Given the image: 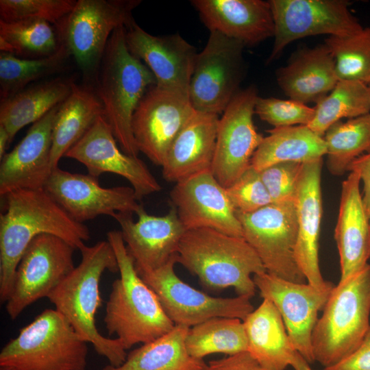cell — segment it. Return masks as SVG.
I'll return each mask as SVG.
<instances>
[{
	"label": "cell",
	"mask_w": 370,
	"mask_h": 370,
	"mask_svg": "<svg viewBox=\"0 0 370 370\" xmlns=\"http://www.w3.org/2000/svg\"><path fill=\"white\" fill-rule=\"evenodd\" d=\"M44 189L74 220L82 223L99 215L136 214L143 206L132 187L105 188L99 184L98 177L59 167L52 171Z\"/></svg>",
	"instance_id": "obj_17"
},
{
	"label": "cell",
	"mask_w": 370,
	"mask_h": 370,
	"mask_svg": "<svg viewBox=\"0 0 370 370\" xmlns=\"http://www.w3.org/2000/svg\"><path fill=\"white\" fill-rule=\"evenodd\" d=\"M323 163V158L304 163L295 198L297 219L295 260L307 282L321 289L334 285L324 280L319 260L323 214L321 186Z\"/></svg>",
	"instance_id": "obj_22"
},
{
	"label": "cell",
	"mask_w": 370,
	"mask_h": 370,
	"mask_svg": "<svg viewBox=\"0 0 370 370\" xmlns=\"http://www.w3.org/2000/svg\"><path fill=\"white\" fill-rule=\"evenodd\" d=\"M188 329L175 325L165 334L131 351L121 365H109L102 370H203L206 363L186 349Z\"/></svg>",
	"instance_id": "obj_32"
},
{
	"label": "cell",
	"mask_w": 370,
	"mask_h": 370,
	"mask_svg": "<svg viewBox=\"0 0 370 370\" xmlns=\"http://www.w3.org/2000/svg\"><path fill=\"white\" fill-rule=\"evenodd\" d=\"M253 280L262 299L270 300L278 310L295 349L307 362L313 363L312 334L334 285L317 288L267 272L254 275Z\"/></svg>",
	"instance_id": "obj_16"
},
{
	"label": "cell",
	"mask_w": 370,
	"mask_h": 370,
	"mask_svg": "<svg viewBox=\"0 0 370 370\" xmlns=\"http://www.w3.org/2000/svg\"><path fill=\"white\" fill-rule=\"evenodd\" d=\"M219 116L195 111L171 144L162 166V175L178 183L211 171Z\"/></svg>",
	"instance_id": "obj_26"
},
{
	"label": "cell",
	"mask_w": 370,
	"mask_h": 370,
	"mask_svg": "<svg viewBox=\"0 0 370 370\" xmlns=\"http://www.w3.org/2000/svg\"><path fill=\"white\" fill-rule=\"evenodd\" d=\"M61 43L51 23L41 20H0L1 52L23 58H40L55 53Z\"/></svg>",
	"instance_id": "obj_36"
},
{
	"label": "cell",
	"mask_w": 370,
	"mask_h": 370,
	"mask_svg": "<svg viewBox=\"0 0 370 370\" xmlns=\"http://www.w3.org/2000/svg\"><path fill=\"white\" fill-rule=\"evenodd\" d=\"M308 127L323 136L326 131L343 118H356L370 112V89L356 81L338 80L334 88L314 107Z\"/></svg>",
	"instance_id": "obj_35"
},
{
	"label": "cell",
	"mask_w": 370,
	"mask_h": 370,
	"mask_svg": "<svg viewBox=\"0 0 370 370\" xmlns=\"http://www.w3.org/2000/svg\"><path fill=\"white\" fill-rule=\"evenodd\" d=\"M243 44L217 32H210L197 53L188 88L195 111L220 114L238 89L244 75Z\"/></svg>",
	"instance_id": "obj_10"
},
{
	"label": "cell",
	"mask_w": 370,
	"mask_h": 370,
	"mask_svg": "<svg viewBox=\"0 0 370 370\" xmlns=\"http://www.w3.org/2000/svg\"><path fill=\"white\" fill-rule=\"evenodd\" d=\"M69 56V51L62 43L55 53L40 58H23L1 52V101L25 89L27 84L58 71Z\"/></svg>",
	"instance_id": "obj_37"
},
{
	"label": "cell",
	"mask_w": 370,
	"mask_h": 370,
	"mask_svg": "<svg viewBox=\"0 0 370 370\" xmlns=\"http://www.w3.org/2000/svg\"><path fill=\"white\" fill-rule=\"evenodd\" d=\"M195 111L188 94L156 84L150 87L132 118L139 151L162 166L171 144Z\"/></svg>",
	"instance_id": "obj_15"
},
{
	"label": "cell",
	"mask_w": 370,
	"mask_h": 370,
	"mask_svg": "<svg viewBox=\"0 0 370 370\" xmlns=\"http://www.w3.org/2000/svg\"><path fill=\"white\" fill-rule=\"evenodd\" d=\"M186 346L190 356L203 360L215 353L231 356L247 352L248 343L241 319L219 317L189 328Z\"/></svg>",
	"instance_id": "obj_33"
},
{
	"label": "cell",
	"mask_w": 370,
	"mask_h": 370,
	"mask_svg": "<svg viewBox=\"0 0 370 370\" xmlns=\"http://www.w3.org/2000/svg\"><path fill=\"white\" fill-rule=\"evenodd\" d=\"M274 42L268 62L293 41L311 36H348L363 29L345 0H270Z\"/></svg>",
	"instance_id": "obj_13"
},
{
	"label": "cell",
	"mask_w": 370,
	"mask_h": 370,
	"mask_svg": "<svg viewBox=\"0 0 370 370\" xmlns=\"http://www.w3.org/2000/svg\"><path fill=\"white\" fill-rule=\"evenodd\" d=\"M64 157L82 163L92 176L98 177L110 173L123 177L132 185L139 201L162 188L142 160L121 149L103 114L96 119Z\"/></svg>",
	"instance_id": "obj_18"
},
{
	"label": "cell",
	"mask_w": 370,
	"mask_h": 370,
	"mask_svg": "<svg viewBox=\"0 0 370 370\" xmlns=\"http://www.w3.org/2000/svg\"><path fill=\"white\" fill-rule=\"evenodd\" d=\"M3 197L0 214V301L11 293L16 267L36 236L60 237L80 250L90 238L84 224L74 220L44 189H22Z\"/></svg>",
	"instance_id": "obj_1"
},
{
	"label": "cell",
	"mask_w": 370,
	"mask_h": 370,
	"mask_svg": "<svg viewBox=\"0 0 370 370\" xmlns=\"http://www.w3.org/2000/svg\"><path fill=\"white\" fill-rule=\"evenodd\" d=\"M176 261L196 275L206 288H233L238 295L251 298L256 290L251 275L267 272L243 238L210 228L186 230L179 244Z\"/></svg>",
	"instance_id": "obj_4"
},
{
	"label": "cell",
	"mask_w": 370,
	"mask_h": 370,
	"mask_svg": "<svg viewBox=\"0 0 370 370\" xmlns=\"http://www.w3.org/2000/svg\"><path fill=\"white\" fill-rule=\"evenodd\" d=\"M170 198L186 230L210 228L243 238L241 223L226 188L210 170L176 183Z\"/></svg>",
	"instance_id": "obj_19"
},
{
	"label": "cell",
	"mask_w": 370,
	"mask_h": 370,
	"mask_svg": "<svg viewBox=\"0 0 370 370\" xmlns=\"http://www.w3.org/2000/svg\"><path fill=\"white\" fill-rule=\"evenodd\" d=\"M74 0H1V21L41 20L58 24L73 10Z\"/></svg>",
	"instance_id": "obj_39"
},
{
	"label": "cell",
	"mask_w": 370,
	"mask_h": 370,
	"mask_svg": "<svg viewBox=\"0 0 370 370\" xmlns=\"http://www.w3.org/2000/svg\"><path fill=\"white\" fill-rule=\"evenodd\" d=\"M75 249L62 238L49 234H40L31 241L16 267L5 302L11 319H16L40 299L47 298L74 269Z\"/></svg>",
	"instance_id": "obj_11"
},
{
	"label": "cell",
	"mask_w": 370,
	"mask_h": 370,
	"mask_svg": "<svg viewBox=\"0 0 370 370\" xmlns=\"http://www.w3.org/2000/svg\"><path fill=\"white\" fill-rule=\"evenodd\" d=\"M80 263L47 297L55 309L95 352L113 367L121 365L127 354L121 341L103 336L96 326V314L102 305L99 283L106 271L119 272L114 250L108 241L80 250Z\"/></svg>",
	"instance_id": "obj_2"
},
{
	"label": "cell",
	"mask_w": 370,
	"mask_h": 370,
	"mask_svg": "<svg viewBox=\"0 0 370 370\" xmlns=\"http://www.w3.org/2000/svg\"><path fill=\"white\" fill-rule=\"evenodd\" d=\"M323 370H370V327L360 345L351 354Z\"/></svg>",
	"instance_id": "obj_43"
},
{
	"label": "cell",
	"mask_w": 370,
	"mask_h": 370,
	"mask_svg": "<svg viewBox=\"0 0 370 370\" xmlns=\"http://www.w3.org/2000/svg\"><path fill=\"white\" fill-rule=\"evenodd\" d=\"M107 241L114 250L120 278L112 284L103 321L109 336L115 334L128 349L158 338L175 324L156 293L138 275L121 232H108Z\"/></svg>",
	"instance_id": "obj_3"
},
{
	"label": "cell",
	"mask_w": 370,
	"mask_h": 370,
	"mask_svg": "<svg viewBox=\"0 0 370 370\" xmlns=\"http://www.w3.org/2000/svg\"><path fill=\"white\" fill-rule=\"evenodd\" d=\"M360 179L349 172L343 182L334 238L343 281L362 271L370 258V221L360 192Z\"/></svg>",
	"instance_id": "obj_25"
},
{
	"label": "cell",
	"mask_w": 370,
	"mask_h": 370,
	"mask_svg": "<svg viewBox=\"0 0 370 370\" xmlns=\"http://www.w3.org/2000/svg\"><path fill=\"white\" fill-rule=\"evenodd\" d=\"M303 164L297 162H284L259 171L272 203L295 201Z\"/></svg>",
	"instance_id": "obj_42"
},
{
	"label": "cell",
	"mask_w": 370,
	"mask_h": 370,
	"mask_svg": "<svg viewBox=\"0 0 370 370\" xmlns=\"http://www.w3.org/2000/svg\"><path fill=\"white\" fill-rule=\"evenodd\" d=\"M60 105L33 123L21 142L1 160V197L17 190L44 188L53 171L52 129Z\"/></svg>",
	"instance_id": "obj_23"
},
{
	"label": "cell",
	"mask_w": 370,
	"mask_h": 370,
	"mask_svg": "<svg viewBox=\"0 0 370 370\" xmlns=\"http://www.w3.org/2000/svg\"><path fill=\"white\" fill-rule=\"evenodd\" d=\"M243 237L267 272L295 283H306L295 257L297 219L295 201L271 203L251 213L236 212Z\"/></svg>",
	"instance_id": "obj_9"
},
{
	"label": "cell",
	"mask_w": 370,
	"mask_h": 370,
	"mask_svg": "<svg viewBox=\"0 0 370 370\" xmlns=\"http://www.w3.org/2000/svg\"><path fill=\"white\" fill-rule=\"evenodd\" d=\"M370 264L334 286L312 334L314 361L323 368L339 362L361 343L369 329Z\"/></svg>",
	"instance_id": "obj_6"
},
{
	"label": "cell",
	"mask_w": 370,
	"mask_h": 370,
	"mask_svg": "<svg viewBox=\"0 0 370 370\" xmlns=\"http://www.w3.org/2000/svg\"><path fill=\"white\" fill-rule=\"evenodd\" d=\"M129 51L145 63L156 85L188 94L197 51L180 34L153 36L134 20L125 26Z\"/></svg>",
	"instance_id": "obj_21"
},
{
	"label": "cell",
	"mask_w": 370,
	"mask_h": 370,
	"mask_svg": "<svg viewBox=\"0 0 370 370\" xmlns=\"http://www.w3.org/2000/svg\"><path fill=\"white\" fill-rule=\"evenodd\" d=\"M201 21L246 46L273 37L274 21L270 3L262 0H193Z\"/></svg>",
	"instance_id": "obj_24"
},
{
	"label": "cell",
	"mask_w": 370,
	"mask_h": 370,
	"mask_svg": "<svg viewBox=\"0 0 370 370\" xmlns=\"http://www.w3.org/2000/svg\"><path fill=\"white\" fill-rule=\"evenodd\" d=\"M10 143L9 134L5 128L0 125V160L5 156V149Z\"/></svg>",
	"instance_id": "obj_47"
},
{
	"label": "cell",
	"mask_w": 370,
	"mask_h": 370,
	"mask_svg": "<svg viewBox=\"0 0 370 370\" xmlns=\"http://www.w3.org/2000/svg\"><path fill=\"white\" fill-rule=\"evenodd\" d=\"M134 221L132 213H116L113 218L121 227L127 250L137 271H152L176 256L186 229L172 206L164 216L149 214L142 206Z\"/></svg>",
	"instance_id": "obj_20"
},
{
	"label": "cell",
	"mask_w": 370,
	"mask_h": 370,
	"mask_svg": "<svg viewBox=\"0 0 370 370\" xmlns=\"http://www.w3.org/2000/svg\"><path fill=\"white\" fill-rule=\"evenodd\" d=\"M255 114L274 128L308 125L314 114V107L293 100L258 97Z\"/></svg>",
	"instance_id": "obj_40"
},
{
	"label": "cell",
	"mask_w": 370,
	"mask_h": 370,
	"mask_svg": "<svg viewBox=\"0 0 370 370\" xmlns=\"http://www.w3.org/2000/svg\"><path fill=\"white\" fill-rule=\"evenodd\" d=\"M325 44L334 58L338 80L370 84V27L348 36H328Z\"/></svg>",
	"instance_id": "obj_38"
},
{
	"label": "cell",
	"mask_w": 370,
	"mask_h": 370,
	"mask_svg": "<svg viewBox=\"0 0 370 370\" xmlns=\"http://www.w3.org/2000/svg\"><path fill=\"white\" fill-rule=\"evenodd\" d=\"M175 263L176 256L157 269L137 271L175 325L190 328L219 317L243 321L254 310L249 297H215L190 286L176 275Z\"/></svg>",
	"instance_id": "obj_12"
},
{
	"label": "cell",
	"mask_w": 370,
	"mask_h": 370,
	"mask_svg": "<svg viewBox=\"0 0 370 370\" xmlns=\"http://www.w3.org/2000/svg\"><path fill=\"white\" fill-rule=\"evenodd\" d=\"M267 132L251 160L258 171L280 162L306 163L326 155L323 136L308 125L273 128Z\"/></svg>",
	"instance_id": "obj_30"
},
{
	"label": "cell",
	"mask_w": 370,
	"mask_h": 370,
	"mask_svg": "<svg viewBox=\"0 0 370 370\" xmlns=\"http://www.w3.org/2000/svg\"><path fill=\"white\" fill-rule=\"evenodd\" d=\"M73 84L55 79L25 88L1 100L0 125L7 130L10 143L24 126L34 123L71 94Z\"/></svg>",
	"instance_id": "obj_31"
},
{
	"label": "cell",
	"mask_w": 370,
	"mask_h": 370,
	"mask_svg": "<svg viewBox=\"0 0 370 370\" xmlns=\"http://www.w3.org/2000/svg\"><path fill=\"white\" fill-rule=\"evenodd\" d=\"M103 114V107L96 94L73 84L71 92L60 105L53 125L52 170L58 167L61 158Z\"/></svg>",
	"instance_id": "obj_29"
},
{
	"label": "cell",
	"mask_w": 370,
	"mask_h": 370,
	"mask_svg": "<svg viewBox=\"0 0 370 370\" xmlns=\"http://www.w3.org/2000/svg\"><path fill=\"white\" fill-rule=\"evenodd\" d=\"M294 370H312L309 363L296 352L291 361V365Z\"/></svg>",
	"instance_id": "obj_46"
},
{
	"label": "cell",
	"mask_w": 370,
	"mask_h": 370,
	"mask_svg": "<svg viewBox=\"0 0 370 370\" xmlns=\"http://www.w3.org/2000/svg\"><path fill=\"white\" fill-rule=\"evenodd\" d=\"M99 69L95 94L101 103L103 116L121 149L138 157L132 118L143 95L156 81L145 64L129 51L125 26L118 27L110 36Z\"/></svg>",
	"instance_id": "obj_5"
},
{
	"label": "cell",
	"mask_w": 370,
	"mask_h": 370,
	"mask_svg": "<svg viewBox=\"0 0 370 370\" xmlns=\"http://www.w3.org/2000/svg\"><path fill=\"white\" fill-rule=\"evenodd\" d=\"M368 86H369V89H370V84H369V85H368Z\"/></svg>",
	"instance_id": "obj_48"
},
{
	"label": "cell",
	"mask_w": 370,
	"mask_h": 370,
	"mask_svg": "<svg viewBox=\"0 0 370 370\" xmlns=\"http://www.w3.org/2000/svg\"><path fill=\"white\" fill-rule=\"evenodd\" d=\"M258 97L254 86L240 90L219 119L211 172L225 188L251 166L264 138L253 121Z\"/></svg>",
	"instance_id": "obj_14"
},
{
	"label": "cell",
	"mask_w": 370,
	"mask_h": 370,
	"mask_svg": "<svg viewBox=\"0 0 370 370\" xmlns=\"http://www.w3.org/2000/svg\"><path fill=\"white\" fill-rule=\"evenodd\" d=\"M226 190L237 212L251 213L272 203L260 172L251 166Z\"/></svg>",
	"instance_id": "obj_41"
},
{
	"label": "cell",
	"mask_w": 370,
	"mask_h": 370,
	"mask_svg": "<svg viewBox=\"0 0 370 370\" xmlns=\"http://www.w3.org/2000/svg\"><path fill=\"white\" fill-rule=\"evenodd\" d=\"M88 343L56 309H45L0 352V370H86Z\"/></svg>",
	"instance_id": "obj_7"
},
{
	"label": "cell",
	"mask_w": 370,
	"mask_h": 370,
	"mask_svg": "<svg viewBox=\"0 0 370 370\" xmlns=\"http://www.w3.org/2000/svg\"><path fill=\"white\" fill-rule=\"evenodd\" d=\"M278 86L290 99L317 103L334 88L338 78L335 62L324 43L296 51L276 72Z\"/></svg>",
	"instance_id": "obj_27"
},
{
	"label": "cell",
	"mask_w": 370,
	"mask_h": 370,
	"mask_svg": "<svg viewBox=\"0 0 370 370\" xmlns=\"http://www.w3.org/2000/svg\"><path fill=\"white\" fill-rule=\"evenodd\" d=\"M348 171L357 173L362 183V201L370 221V153L363 154L353 161Z\"/></svg>",
	"instance_id": "obj_45"
},
{
	"label": "cell",
	"mask_w": 370,
	"mask_h": 370,
	"mask_svg": "<svg viewBox=\"0 0 370 370\" xmlns=\"http://www.w3.org/2000/svg\"><path fill=\"white\" fill-rule=\"evenodd\" d=\"M203 370H269L262 367L247 351L210 360Z\"/></svg>",
	"instance_id": "obj_44"
},
{
	"label": "cell",
	"mask_w": 370,
	"mask_h": 370,
	"mask_svg": "<svg viewBox=\"0 0 370 370\" xmlns=\"http://www.w3.org/2000/svg\"><path fill=\"white\" fill-rule=\"evenodd\" d=\"M140 0H78L58 24V36L85 73L98 69L108 40L119 27L134 21Z\"/></svg>",
	"instance_id": "obj_8"
},
{
	"label": "cell",
	"mask_w": 370,
	"mask_h": 370,
	"mask_svg": "<svg viewBox=\"0 0 370 370\" xmlns=\"http://www.w3.org/2000/svg\"><path fill=\"white\" fill-rule=\"evenodd\" d=\"M247 352L264 368L285 370L297 352L288 335L284 321L275 305L262 302L243 321Z\"/></svg>",
	"instance_id": "obj_28"
},
{
	"label": "cell",
	"mask_w": 370,
	"mask_h": 370,
	"mask_svg": "<svg viewBox=\"0 0 370 370\" xmlns=\"http://www.w3.org/2000/svg\"><path fill=\"white\" fill-rule=\"evenodd\" d=\"M323 138L328 171L334 175H343L353 161L370 153V112L334 123Z\"/></svg>",
	"instance_id": "obj_34"
}]
</instances>
